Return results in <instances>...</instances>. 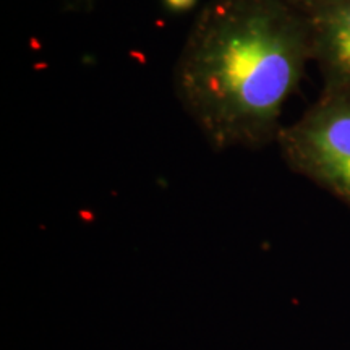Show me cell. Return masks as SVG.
<instances>
[{"label": "cell", "instance_id": "3", "mask_svg": "<svg viewBox=\"0 0 350 350\" xmlns=\"http://www.w3.org/2000/svg\"><path fill=\"white\" fill-rule=\"evenodd\" d=\"M312 60L325 85L350 86V3L308 13Z\"/></svg>", "mask_w": 350, "mask_h": 350}, {"label": "cell", "instance_id": "1", "mask_svg": "<svg viewBox=\"0 0 350 350\" xmlns=\"http://www.w3.org/2000/svg\"><path fill=\"white\" fill-rule=\"evenodd\" d=\"M310 60L308 21L291 2L211 0L175 65V91L214 150H256L278 139Z\"/></svg>", "mask_w": 350, "mask_h": 350}, {"label": "cell", "instance_id": "5", "mask_svg": "<svg viewBox=\"0 0 350 350\" xmlns=\"http://www.w3.org/2000/svg\"><path fill=\"white\" fill-rule=\"evenodd\" d=\"M163 2L170 12L182 13L190 10V8L196 3V0H163Z\"/></svg>", "mask_w": 350, "mask_h": 350}, {"label": "cell", "instance_id": "2", "mask_svg": "<svg viewBox=\"0 0 350 350\" xmlns=\"http://www.w3.org/2000/svg\"><path fill=\"white\" fill-rule=\"evenodd\" d=\"M275 142L292 170L350 206V86L325 85L317 103Z\"/></svg>", "mask_w": 350, "mask_h": 350}, {"label": "cell", "instance_id": "4", "mask_svg": "<svg viewBox=\"0 0 350 350\" xmlns=\"http://www.w3.org/2000/svg\"><path fill=\"white\" fill-rule=\"evenodd\" d=\"M287 2H291L304 15H308V13L323 10V8L350 3V0H287Z\"/></svg>", "mask_w": 350, "mask_h": 350}]
</instances>
